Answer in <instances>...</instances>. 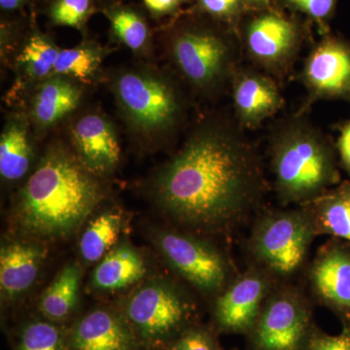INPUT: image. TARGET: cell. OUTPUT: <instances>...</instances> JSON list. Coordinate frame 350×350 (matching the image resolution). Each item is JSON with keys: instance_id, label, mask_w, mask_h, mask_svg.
Returning <instances> with one entry per match:
<instances>
[{"instance_id": "6da1fadb", "label": "cell", "mask_w": 350, "mask_h": 350, "mask_svg": "<svg viewBox=\"0 0 350 350\" xmlns=\"http://www.w3.org/2000/svg\"><path fill=\"white\" fill-rule=\"evenodd\" d=\"M256 153L239 126L206 123L157 175V202L175 219L214 229L239 220L262 192Z\"/></svg>"}, {"instance_id": "7a4b0ae2", "label": "cell", "mask_w": 350, "mask_h": 350, "mask_svg": "<svg viewBox=\"0 0 350 350\" xmlns=\"http://www.w3.org/2000/svg\"><path fill=\"white\" fill-rule=\"evenodd\" d=\"M100 184L77 157L53 146L19 193L21 227L39 238H64L75 232L100 199Z\"/></svg>"}, {"instance_id": "3957f363", "label": "cell", "mask_w": 350, "mask_h": 350, "mask_svg": "<svg viewBox=\"0 0 350 350\" xmlns=\"http://www.w3.org/2000/svg\"><path fill=\"white\" fill-rule=\"evenodd\" d=\"M271 159L276 193L285 204L312 202L340 181L335 147L301 113L275 126Z\"/></svg>"}, {"instance_id": "277c9868", "label": "cell", "mask_w": 350, "mask_h": 350, "mask_svg": "<svg viewBox=\"0 0 350 350\" xmlns=\"http://www.w3.org/2000/svg\"><path fill=\"white\" fill-rule=\"evenodd\" d=\"M236 33L223 25L190 22L170 33L167 54L178 75L198 93L222 90L238 70Z\"/></svg>"}, {"instance_id": "5b68a950", "label": "cell", "mask_w": 350, "mask_h": 350, "mask_svg": "<svg viewBox=\"0 0 350 350\" xmlns=\"http://www.w3.org/2000/svg\"><path fill=\"white\" fill-rule=\"evenodd\" d=\"M112 87L124 119L139 137H165L178 125L183 113L180 94L174 83L155 69L122 70Z\"/></svg>"}, {"instance_id": "8992f818", "label": "cell", "mask_w": 350, "mask_h": 350, "mask_svg": "<svg viewBox=\"0 0 350 350\" xmlns=\"http://www.w3.org/2000/svg\"><path fill=\"white\" fill-rule=\"evenodd\" d=\"M124 315L142 349L167 347L187 330L190 304L170 283H146L129 299Z\"/></svg>"}, {"instance_id": "52a82bcc", "label": "cell", "mask_w": 350, "mask_h": 350, "mask_svg": "<svg viewBox=\"0 0 350 350\" xmlns=\"http://www.w3.org/2000/svg\"><path fill=\"white\" fill-rule=\"evenodd\" d=\"M250 14L239 29V40L246 54L269 75H285L301 51L304 27L275 7Z\"/></svg>"}, {"instance_id": "ba28073f", "label": "cell", "mask_w": 350, "mask_h": 350, "mask_svg": "<svg viewBox=\"0 0 350 350\" xmlns=\"http://www.w3.org/2000/svg\"><path fill=\"white\" fill-rule=\"evenodd\" d=\"M315 230L310 211L267 214L253 232L252 250L271 271L280 275H291L303 264Z\"/></svg>"}, {"instance_id": "9c48e42d", "label": "cell", "mask_w": 350, "mask_h": 350, "mask_svg": "<svg viewBox=\"0 0 350 350\" xmlns=\"http://www.w3.org/2000/svg\"><path fill=\"white\" fill-rule=\"evenodd\" d=\"M308 103L320 100L350 101V41L324 34L306 57L300 75Z\"/></svg>"}, {"instance_id": "30bf717a", "label": "cell", "mask_w": 350, "mask_h": 350, "mask_svg": "<svg viewBox=\"0 0 350 350\" xmlns=\"http://www.w3.org/2000/svg\"><path fill=\"white\" fill-rule=\"evenodd\" d=\"M310 326V312L301 299L292 292H280L258 317L253 342L257 350H303Z\"/></svg>"}, {"instance_id": "8fae6325", "label": "cell", "mask_w": 350, "mask_h": 350, "mask_svg": "<svg viewBox=\"0 0 350 350\" xmlns=\"http://www.w3.org/2000/svg\"><path fill=\"white\" fill-rule=\"evenodd\" d=\"M156 243L170 266L206 292H216L227 280L224 258L213 246L176 232H160Z\"/></svg>"}, {"instance_id": "7c38bea8", "label": "cell", "mask_w": 350, "mask_h": 350, "mask_svg": "<svg viewBox=\"0 0 350 350\" xmlns=\"http://www.w3.org/2000/svg\"><path fill=\"white\" fill-rule=\"evenodd\" d=\"M69 135L76 157L91 174H108L118 165V137L107 117L98 112L87 113L76 120Z\"/></svg>"}, {"instance_id": "4fadbf2b", "label": "cell", "mask_w": 350, "mask_h": 350, "mask_svg": "<svg viewBox=\"0 0 350 350\" xmlns=\"http://www.w3.org/2000/svg\"><path fill=\"white\" fill-rule=\"evenodd\" d=\"M70 350H140L139 340L123 312L98 308L68 330Z\"/></svg>"}, {"instance_id": "5bb4252c", "label": "cell", "mask_w": 350, "mask_h": 350, "mask_svg": "<svg viewBox=\"0 0 350 350\" xmlns=\"http://www.w3.org/2000/svg\"><path fill=\"white\" fill-rule=\"evenodd\" d=\"M232 88L237 119L243 128H258L284 105L275 81L259 71L238 68Z\"/></svg>"}, {"instance_id": "9a60e30c", "label": "cell", "mask_w": 350, "mask_h": 350, "mask_svg": "<svg viewBox=\"0 0 350 350\" xmlns=\"http://www.w3.org/2000/svg\"><path fill=\"white\" fill-rule=\"evenodd\" d=\"M267 292V282L256 271L237 280L216 303L215 319L223 331L244 333L256 323Z\"/></svg>"}, {"instance_id": "2e32d148", "label": "cell", "mask_w": 350, "mask_h": 350, "mask_svg": "<svg viewBox=\"0 0 350 350\" xmlns=\"http://www.w3.org/2000/svg\"><path fill=\"white\" fill-rule=\"evenodd\" d=\"M312 280L321 300L350 322V251L340 243L320 250L312 269Z\"/></svg>"}, {"instance_id": "e0dca14e", "label": "cell", "mask_w": 350, "mask_h": 350, "mask_svg": "<svg viewBox=\"0 0 350 350\" xmlns=\"http://www.w3.org/2000/svg\"><path fill=\"white\" fill-rule=\"evenodd\" d=\"M82 90L77 82L52 75L36 86L31 103V119L38 130L56 125L75 111L81 100Z\"/></svg>"}, {"instance_id": "ac0fdd59", "label": "cell", "mask_w": 350, "mask_h": 350, "mask_svg": "<svg viewBox=\"0 0 350 350\" xmlns=\"http://www.w3.org/2000/svg\"><path fill=\"white\" fill-rule=\"evenodd\" d=\"M44 257L43 248L33 243H11L0 252V287L6 298L29 290L38 278Z\"/></svg>"}, {"instance_id": "d6986e66", "label": "cell", "mask_w": 350, "mask_h": 350, "mask_svg": "<svg viewBox=\"0 0 350 350\" xmlns=\"http://www.w3.org/2000/svg\"><path fill=\"white\" fill-rule=\"evenodd\" d=\"M32 149L29 122L23 115H12L0 137V174L9 181L19 180L31 165Z\"/></svg>"}, {"instance_id": "ffe728a7", "label": "cell", "mask_w": 350, "mask_h": 350, "mask_svg": "<svg viewBox=\"0 0 350 350\" xmlns=\"http://www.w3.org/2000/svg\"><path fill=\"white\" fill-rule=\"evenodd\" d=\"M142 256L128 245L115 248L94 269V286L103 291H115L135 284L145 275Z\"/></svg>"}, {"instance_id": "44dd1931", "label": "cell", "mask_w": 350, "mask_h": 350, "mask_svg": "<svg viewBox=\"0 0 350 350\" xmlns=\"http://www.w3.org/2000/svg\"><path fill=\"white\" fill-rule=\"evenodd\" d=\"M313 221L319 232L350 243V180L312 200Z\"/></svg>"}, {"instance_id": "7402d4cb", "label": "cell", "mask_w": 350, "mask_h": 350, "mask_svg": "<svg viewBox=\"0 0 350 350\" xmlns=\"http://www.w3.org/2000/svg\"><path fill=\"white\" fill-rule=\"evenodd\" d=\"M80 271L75 265L64 267L47 288L40 301L39 310L44 319L61 324L75 312L79 292Z\"/></svg>"}, {"instance_id": "603a6c76", "label": "cell", "mask_w": 350, "mask_h": 350, "mask_svg": "<svg viewBox=\"0 0 350 350\" xmlns=\"http://www.w3.org/2000/svg\"><path fill=\"white\" fill-rule=\"evenodd\" d=\"M59 51L50 38L40 33L32 34L16 59V68L20 77L25 82L36 85L49 78L54 72Z\"/></svg>"}, {"instance_id": "cb8c5ba5", "label": "cell", "mask_w": 350, "mask_h": 350, "mask_svg": "<svg viewBox=\"0 0 350 350\" xmlns=\"http://www.w3.org/2000/svg\"><path fill=\"white\" fill-rule=\"evenodd\" d=\"M107 51L98 44L86 42L70 49L59 51L53 75L64 76L73 81L90 84L98 76Z\"/></svg>"}, {"instance_id": "d4e9b609", "label": "cell", "mask_w": 350, "mask_h": 350, "mask_svg": "<svg viewBox=\"0 0 350 350\" xmlns=\"http://www.w3.org/2000/svg\"><path fill=\"white\" fill-rule=\"evenodd\" d=\"M113 38L135 55H146L150 48V31L144 18L126 6H113L105 12Z\"/></svg>"}, {"instance_id": "484cf974", "label": "cell", "mask_w": 350, "mask_h": 350, "mask_svg": "<svg viewBox=\"0 0 350 350\" xmlns=\"http://www.w3.org/2000/svg\"><path fill=\"white\" fill-rule=\"evenodd\" d=\"M121 227V216L117 213H103L94 219L83 234L80 243L85 261L94 262L105 256L116 243Z\"/></svg>"}, {"instance_id": "4316f807", "label": "cell", "mask_w": 350, "mask_h": 350, "mask_svg": "<svg viewBox=\"0 0 350 350\" xmlns=\"http://www.w3.org/2000/svg\"><path fill=\"white\" fill-rule=\"evenodd\" d=\"M16 350H70L68 330L49 320H33L23 327Z\"/></svg>"}, {"instance_id": "83f0119b", "label": "cell", "mask_w": 350, "mask_h": 350, "mask_svg": "<svg viewBox=\"0 0 350 350\" xmlns=\"http://www.w3.org/2000/svg\"><path fill=\"white\" fill-rule=\"evenodd\" d=\"M198 9L239 38L241 23L248 13L241 0H198Z\"/></svg>"}, {"instance_id": "f1b7e54d", "label": "cell", "mask_w": 350, "mask_h": 350, "mask_svg": "<svg viewBox=\"0 0 350 350\" xmlns=\"http://www.w3.org/2000/svg\"><path fill=\"white\" fill-rule=\"evenodd\" d=\"M92 0H55L50 7V18L57 25L82 29L93 13Z\"/></svg>"}, {"instance_id": "f546056e", "label": "cell", "mask_w": 350, "mask_h": 350, "mask_svg": "<svg viewBox=\"0 0 350 350\" xmlns=\"http://www.w3.org/2000/svg\"><path fill=\"white\" fill-rule=\"evenodd\" d=\"M285 7L301 13L319 27L322 36L329 33V22L335 14L338 0H282Z\"/></svg>"}, {"instance_id": "4dcf8cb0", "label": "cell", "mask_w": 350, "mask_h": 350, "mask_svg": "<svg viewBox=\"0 0 350 350\" xmlns=\"http://www.w3.org/2000/svg\"><path fill=\"white\" fill-rule=\"evenodd\" d=\"M215 340L204 329L189 328L175 338L167 350H216Z\"/></svg>"}, {"instance_id": "1f68e13d", "label": "cell", "mask_w": 350, "mask_h": 350, "mask_svg": "<svg viewBox=\"0 0 350 350\" xmlns=\"http://www.w3.org/2000/svg\"><path fill=\"white\" fill-rule=\"evenodd\" d=\"M308 350H350V322H344V329L338 336L314 334L308 338Z\"/></svg>"}, {"instance_id": "d6a6232c", "label": "cell", "mask_w": 350, "mask_h": 350, "mask_svg": "<svg viewBox=\"0 0 350 350\" xmlns=\"http://www.w3.org/2000/svg\"><path fill=\"white\" fill-rule=\"evenodd\" d=\"M336 148L340 157V167L350 177V120L340 126V135Z\"/></svg>"}, {"instance_id": "836d02e7", "label": "cell", "mask_w": 350, "mask_h": 350, "mask_svg": "<svg viewBox=\"0 0 350 350\" xmlns=\"http://www.w3.org/2000/svg\"><path fill=\"white\" fill-rule=\"evenodd\" d=\"M186 0H144L145 5L156 17H165L178 12Z\"/></svg>"}, {"instance_id": "e575fe53", "label": "cell", "mask_w": 350, "mask_h": 350, "mask_svg": "<svg viewBox=\"0 0 350 350\" xmlns=\"http://www.w3.org/2000/svg\"><path fill=\"white\" fill-rule=\"evenodd\" d=\"M247 12H256V11L266 10L271 8L275 0H241Z\"/></svg>"}, {"instance_id": "d590c367", "label": "cell", "mask_w": 350, "mask_h": 350, "mask_svg": "<svg viewBox=\"0 0 350 350\" xmlns=\"http://www.w3.org/2000/svg\"><path fill=\"white\" fill-rule=\"evenodd\" d=\"M29 0H0V6L3 10L13 11L24 6Z\"/></svg>"}, {"instance_id": "8d00e7d4", "label": "cell", "mask_w": 350, "mask_h": 350, "mask_svg": "<svg viewBox=\"0 0 350 350\" xmlns=\"http://www.w3.org/2000/svg\"><path fill=\"white\" fill-rule=\"evenodd\" d=\"M216 350H222V349H219V347H218V349H216Z\"/></svg>"}]
</instances>
